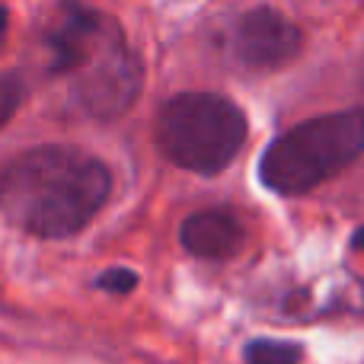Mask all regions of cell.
<instances>
[{
	"label": "cell",
	"mask_w": 364,
	"mask_h": 364,
	"mask_svg": "<svg viewBox=\"0 0 364 364\" xmlns=\"http://www.w3.org/2000/svg\"><path fill=\"white\" fill-rule=\"evenodd\" d=\"M364 154V109L310 119L265 147L259 179L278 195H304Z\"/></svg>",
	"instance_id": "7a4b0ae2"
},
{
	"label": "cell",
	"mask_w": 364,
	"mask_h": 364,
	"mask_svg": "<svg viewBox=\"0 0 364 364\" xmlns=\"http://www.w3.org/2000/svg\"><path fill=\"white\" fill-rule=\"evenodd\" d=\"M109 192L106 164L77 147H32L0 170V214L42 240L80 233Z\"/></svg>",
	"instance_id": "6da1fadb"
},
{
	"label": "cell",
	"mask_w": 364,
	"mask_h": 364,
	"mask_svg": "<svg viewBox=\"0 0 364 364\" xmlns=\"http://www.w3.org/2000/svg\"><path fill=\"white\" fill-rule=\"evenodd\" d=\"M6 26H10V10L0 4V45H4V38H6Z\"/></svg>",
	"instance_id": "8fae6325"
},
{
	"label": "cell",
	"mask_w": 364,
	"mask_h": 364,
	"mask_svg": "<svg viewBox=\"0 0 364 364\" xmlns=\"http://www.w3.org/2000/svg\"><path fill=\"white\" fill-rule=\"evenodd\" d=\"M246 364H301L304 348L297 342L278 339H256L246 346Z\"/></svg>",
	"instance_id": "ba28073f"
},
{
	"label": "cell",
	"mask_w": 364,
	"mask_h": 364,
	"mask_svg": "<svg viewBox=\"0 0 364 364\" xmlns=\"http://www.w3.org/2000/svg\"><path fill=\"white\" fill-rule=\"evenodd\" d=\"M141 83H144V70L138 55L128 48L125 29L119 26L87 61V68L70 77V96L87 115L106 122L132 109L141 93Z\"/></svg>",
	"instance_id": "277c9868"
},
{
	"label": "cell",
	"mask_w": 364,
	"mask_h": 364,
	"mask_svg": "<svg viewBox=\"0 0 364 364\" xmlns=\"http://www.w3.org/2000/svg\"><path fill=\"white\" fill-rule=\"evenodd\" d=\"M96 288L106 294H132L138 288V272L132 269H106L96 278Z\"/></svg>",
	"instance_id": "30bf717a"
},
{
	"label": "cell",
	"mask_w": 364,
	"mask_h": 364,
	"mask_svg": "<svg viewBox=\"0 0 364 364\" xmlns=\"http://www.w3.org/2000/svg\"><path fill=\"white\" fill-rule=\"evenodd\" d=\"M115 29H119V23L112 16L93 10V6L77 4V0H64L55 23L45 29V48L51 55L48 74L77 77Z\"/></svg>",
	"instance_id": "5b68a950"
},
{
	"label": "cell",
	"mask_w": 364,
	"mask_h": 364,
	"mask_svg": "<svg viewBox=\"0 0 364 364\" xmlns=\"http://www.w3.org/2000/svg\"><path fill=\"white\" fill-rule=\"evenodd\" d=\"M246 115L218 93H179L157 119L160 151L182 170L218 176L246 144Z\"/></svg>",
	"instance_id": "3957f363"
},
{
	"label": "cell",
	"mask_w": 364,
	"mask_h": 364,
	"mask_svg": "<svg viewBox=\"0 0 364 364\" xmlns=\"http://www.w3.org/2000/svg\"><path fill=\"white\" fill-rule=\"evenodd\" d=\"M301 51V29L284 13L256 6L233 26V55L250 70H275Z\"/></svg>",
	"instance_id": "8992f818"
},
{
	"label": "cell",
	"mask_w": 364,
	"mask_h": 364,
	"mask_svg": "<svg viewBox=\"0 0 364 364\" xmlns=\"http://www.w3.org/2000/svg\"><path fill=\"white\" fill-rule=\"evenodd\" d=\"M179 240L198 259H230L243 250L246 230L237 220V214L224 211V208H208V211L186 218Z\"/></svg>",
	"instance_id": "52a82bcc"
},
{
	"label": "cell",
	"mask_w": 364,
	"mask_h": 364,
	"mask_svg": "<svg viewBox=\"0 0 364 364\" xmlns=\"http://www.w3.org/2000/svg\"><path fill=\"white\" fill-rule=\"evenodd\" d=\"M352 250L364 252V227H361V230H358V233H355V237H352Z\"/></svg>",
	"instance_id": "7c38bea8"
},
{
	"label": "cell",
	"mask_w": 364,
	"mask_h": 364,
	"mask_svg": "<svg viewBox=\"0 0 364 364\" xmlns=\"http://www.w3.org/2000/svg\"><path fill=\"white\" fill-rule=\"evenodd\" d=\"M23 96H26V87H23V77H19L16 70L0 74V128L16 115V109L23 106Z\"/></svg>",
	"instance_id": "9c48e42d"
}]
</instances>
